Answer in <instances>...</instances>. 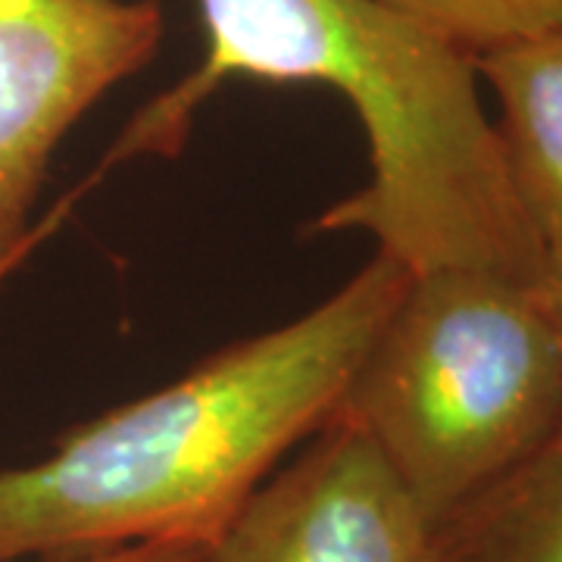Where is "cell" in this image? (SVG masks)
Wrapping results in <instances>:
<instances>
[{"mask_svg": "<svg viewBox=\"0 0 562 562\" xmlns=\"http://www.w3.org/2000/svg\"><path fill=\"white\" fill-rule=\"evenodd\" d=\"M198 562H438V525L366 435L328 419Z\"/></svg>", "mask_w": 562, "mask_h": 562, "instance_id": "5", "label": "cell"}, {"mask_svg": "<svg viewBox=\"0 0 562 562\" xmlns=\"http://www.w3.org/2000/svg\"><path fill=\"white\" fill-rule=\"evenodd\" d=\"M438 562H562V425L443 519Z\"/></svg>", "mask_w": 562, "mask_h": 562, "instance_id": "7", "label": "cell"}, {"mask_svg": "<svg viewBox=\"0 0 562 562\" xmlns=\"http://www.w3.org/2000/svg\"><path fill=\"white\" fill-rule=\"evenodd\" d=\"M160 41L157 0H0V284L35 244L32 216L66 135Z\"/></svg>", "mask_w": 562, "mask_h": 562, "instance_id": "4", "label": "cell"}, {"mask_svg": "<svg viewBox=\"0 0 562 562\" xmlns=\"http://www.w3.org/2000/svg\"><path fill=\"white\" fill-rule=\"evenodd\" d=\"M472 57L562 32V0H379Z\"/></svg>", "mask_w": 562, "mask_h": 562, "instance_id": "8", "label": "cell"}, {"mask_svg": "<svg viewBox=\"0 0 562 562\" xmlns=\"http://www.w3.org/2000/svg\"><path fill=\"white\" fill-rule=\"evenodd\" d=\"M494 91V122L513 191L541 244L547 276L562 272V32L475 57ZM543 276V279H547Z\"/></svg>", "mask_w": 562, "mask_h": 562, "instance_id": "6", "label": "cell"}, {"mask_svg": "<svg viewBox=\"0 0 562 562\" xmlns=\"http://www.w3.org/2000/svg\"><path fill=\"white\" fill-rule=\"evenodd\" d=\"M203 547L191 543H147V547H128L116 553H101V557H79V560L57 562H198Z\"/></svg>", "mask_w": 562, "mask_h": 562, "instance_id": "9", "label": "cell"}, {"mask_svg": "<svg viewBox=\"0 0 562 562\" xmlns=\"http://www.w3.org/2000/svg\"><path fill=\"white\" fill-rule=\"evenodd\" d=\"M409 276L375 254L310 313L69 428L44 460L0 469V562L216 541L335 416Z\"/></svg>", "mask_w": 562, "mask_h": 562, "instance_id": "2", "label": "cell"}, {"mask_svg": "<svg viewBox=\"0 0 562 562\" xmlns=\"http://www.w3.org/2000/svg\"><path fill=\"white\" fill-rule=\"evenodd\" d=\"M541 301L562 338V272L560 276H547V279L541 281Z\"/></svg>", "mask_w": 562, "mask_h": 562, "instance_id": "10", "label": "cell"}, {"mask_svg": "<svg viewBox=\"0 0 562 562\" xmlns=\"http://www.w3.org/2000/svg\"><path fill=\"white\" fill-rule=\"evenodd\" d=\"M331 419L366 435L441 528L562 425V338L541 284L409 276Z\"/></svg>", "mask_w": 562, "mask_h": 562, "instance_id": "3", "label": "cell"}, {"mask_svg": "<svg viewBox=\"0 0 562 562\" xmlns=\"http://www.w3.org/2000/svg\"><path fill=\"white\" fill-rule=\"evenodd\" d=\"M206 57L140 106L103 166L172 157L228 79L306 81L353 106L372 176L313 232H362L406 272L487 269L541 284L547 260L479 94L475 57L379 0H198Z\"/></svg>", "mask_w": 562, "mask_h": 562, "instance_id": "1", "label": "cell"}]
</instances>
